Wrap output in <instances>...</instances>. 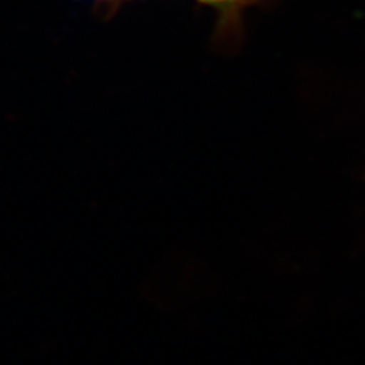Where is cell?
<instances>
[{"label":"cell","instance_id":"obj_1","mask_svg":"<svg viewBox=\"0 0 365 365\" xmlns=\"http://www.w3.org/2000/svg\"><path fill=\"white\" fill-rule=\"evenodd\" d=\"M200 2L209 4V5H227V4L237 2V0H200Z\"/></svg>","mask_w":365,"mask_h":365}]
</instances>
